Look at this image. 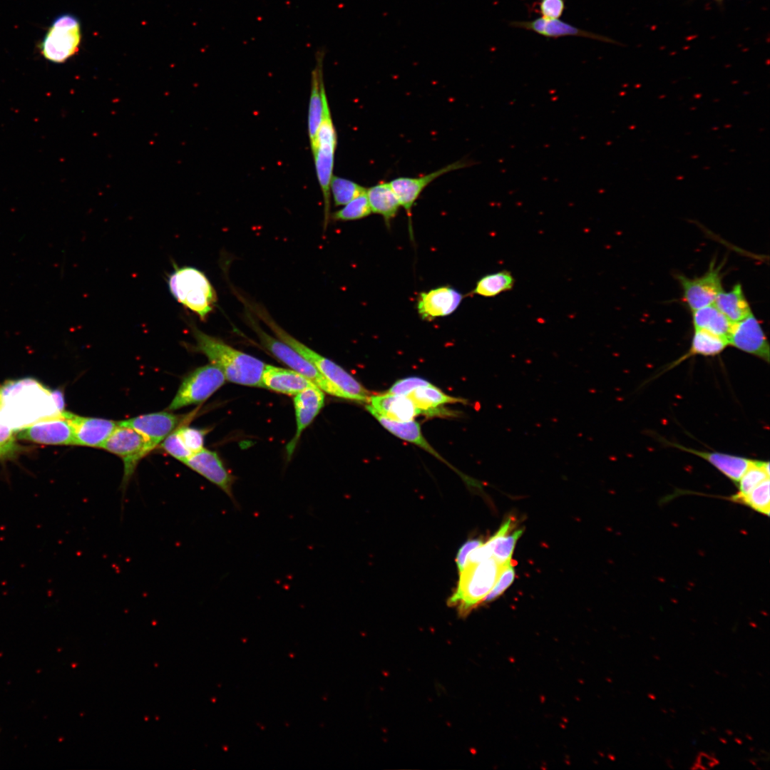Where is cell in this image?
I'll return each instance as SVG.
<instances>
[{
  "label": "cell",
  "instance_id": "83f0119b",
  "mask_svg": "<svg viewBox=\"0 0 770 770\" xmlns=\"http://www.w3.org/2000/svg\"><path fill=\"white\" fill-rule=\"evenodd\" d=\"M714 304L733 323L742 320L752 313L740 284H735L728 292L722 290L716 297Z\"/></svg>",
  "mask_w": 770,
  "mask_h": 770
},
{
  "label": "cell",
  "instance_id": "4dcf8cb0",
  "mask_svg": "<svg viewBox=\"0 0 770 770\" xmlns=\"http://www.w3.org/2000/svg\"><path fill=\"white\" fill-rule=\"evenodd\" d=\"M515 284L512 273L506 270L488 274L479 279L472 293L486 297H496L511 290Z\"/></svg>",
  "mask_w": 770,
  "mask_h": 770
},
{
  "label": "cell",
  "instance_id": "1f68e13d",
  "mask_svg": "<svg viewBox=\"0 0 770 770\" xmlns=\"http://www.w3.org/2000/svg\"><path fill=\"white\" fill-rule=\"evenodd\" d=\"M769 461L754 460L736 483L739 491L732 496V500L736 502L739 498L747 495L756 486L769 478Z\"/></svg>",
  "mask_w": 770,
  "mask_h": 770
},
{
  "label": "cell",
  "instance_id": "ee69618b",
  "mask_svg": "<svg viewBox=\"0 0 770 770\" xmlns=\"http://www.w3.org/2000/svg\"><path fill=\"white\" fill-rule=\"evenodd\" d=\"M719 764V761L716 756H712L709 754L704 752H700L697 756L696 761L692 769H707L713 768L714 766Z\"/></svg>",
  "mask_w": 770,
  "mask_h": 770
},
{
  "label": "cell",
  "instance_id": "5b68a950",
  "mask_svg": "<svg viewBox=\"0 0 770 770\" xmlns=\"http://www.w3.org/2000/svg\"><path fill=\"white\" fill-rule=\"evenodd\" d=\"M168 287L178 302L202 320L216 304L217 295L213 287L205 274L195 267L175 266L168 278Z\"/></svg>",
  "mask_w": 770,
  "mask_h": 770
},
{
  "label": "cell",
  "instance_id": "ac0fdd59",
  "mask_svg": "<svg viewBox=\"0 0 770 770\" xmlns=\"http://www.w3.org/2000/svg\"><path fill=\"white\" fill-rule=\"evenodd\" d=\"M510 26L514 28L532 31L548 38L563 36H580L621 45L620 43L607 36L581 29L558 19H549L540 17L530 21H513L510 22Z\"/></svg>",
  "mask_w": 770,
  "mask_h": 770
},
{
  "label": "cell",
  "instance_id": "5bb4252c",
  "mask_svg": "<svg viewBox=\"0 0 770 770\" xmlns=\"http://www.w3.org/2000/svg\"><path fill=\"white\" fill-rule=\"evenodd\" d=\"M470 165L471 163L469 160H460L426 175L416 178L399 177L389 183L399 202L400 206L406 211L410 217L416 200L431 183L446 173L466 168Z\"/></svg>",
  "mask_w": 770,
  "mask_h": 770
},
{
  "label": "cell",
  "instance_id": "4fadbf2b",
  "mask_svg": "<svg viewBox=\"0 0 770 770\" xmlns=\"http://www.w3.org/2000/svg\"><path fill=\"white\" fill-rule=\"evenodd\" d=\"M727 341L729 345L769 362V344L759 321L753 313L733 323Z\"/></svg>",
  "mask_w": 770,
  "mask_h": 770
},
{
  "label": "cell",
  "instance_id": "7402d4cb",
  "mask_svg": "<svg viewBox=\"0 0 770 770\" xmlns=\"http://www.w3.org/2000/svg\"><path fill=\"white\" fill-rule=\"evenodd\" d=\"M314 386L316 385L296 371L270 364H265L262 375V387L287 395L295 396Z\"/></svg>",
  "mask_w": 770,
  "mask_h": 770
},
{
  "label": "cell",
  "instance_id": "d6986e66",
  "mask_svg": "<svg viewBox=\"0 0 770 770\" xmlns=\"http://www.w3.org/2000/svg\"><path fill=\"white\" fill-rule=\"evenodd\" d=\"M463 297L460 292L449 286L432 289L420 294L417 311L425 320L446 317L456 310Z\"/></svg>",
  "mask_w": 770,
  "mask_h": 770
},
{
  "label": "cell",
  "instance_id": "52a82bcc",
  "mask_svg": "<svg viewBox=\"0 0 770 770\" xmlns=\"http://www.w3.org/2000/svg\"><path fill=\"white\" fill-rule=\"evenodd\" d=\"M247 320L262 345L274 357L307 377L324 392L343 399L342 393L311 362L287 344L265 332L252 316L248 315Z\"/></svg>",
  "mask_w": 770,
  "mask_h": 770
},
{
  "label": "cell",
  "instance_id": "44dd1931",
  "mask_svg": "<svg viewBox=\"0 0 770 770\" xmlns=\"http://www.w3.org/2000/svg\"><path fill=\"white\" fill-rule=\"evenodd\" d=\"M366 410L396 421H408L420 414L412 401L403 395L385 393L370 396Z\"/></svg>",
  "mask_w": 770,
  "mask_h": 770
},
{
  "label": "cell",
  "instance_id": "d590c367",
  "mask_svg": "<svg viewBox=\"0 0 770 770\" xmlns=\"http://www.w3.org/2000/svg\"><path fill=\"white\" fill-rule=\"evenodd\" d=\"M510 531L504 532L499 536L493 550L492 557L502 565L511 560L516 542L523 533L522 529L511 533H509Z\"/></svg>",
  "mask_w": 770,
  "mask_h": 770
},
{
  "label": "cell",
  "instance_id": "f6af8a7d",
  "mask_svg": "<svg viewBox=\"0 0 770 770\" xmlns=\"http://www.w3.org/2000/svg\"><path fill=\"white\" fill-rule=\"evenodd\" d=\"M758 755L759 756V759H762L764 761H768L769 760V754L768 752L765 751L764 750H760L759 751V753H758Z\"/></svg>",
  "mask_w": 770,
  "mask_h": 770
},
{
  "label": "cell",
  "instance_id": "e0dca14e",
  "mask_svg": "<svg viewBox=\"0 0 770 770\" xmlns=\"http://www.w3.org/2000/svg\"><path fill=\"white\" fill-rule=\"evenodd\" d=\"M73 433V445L100 448L118 422L101 418L81 416L65 411Z\"/></svg>",
  "mask_w": 770,
  "mask_h": 770
},
{
  "label": "cell",
  "instance_id": "8992f818",
  "mask_svg": "<svg viewBox=\"0 0 770 770\" xmlns=\"http://www.w3.org/2000/svg\"><path fill=\"white\" fill-rule=\"evenodd\" d=\"M323 111L315 141L311 148L317 179L324 199V228L327 229L330 217V183L333 176L334 154L337 135L332 120L324 85L322 89Z\"/></svg>",
  "mask_w": 770,
  "mask_h": 770
},
{
  "label": "cell",
  "instance_id": "7c38bea8",
  "mask_svg": "<svg viewBox=\"0 0 770 770\" xmlns=\"http://www.w3.org/2000/svg\"><path fill=\"white\" fill-rule=\"evenodd\" d=\"M183 463L222 490L234 505L239 507L233 493L235 477L227 470L216 452L207 448L192 453Z\"/></svg>",
  "mask_w": 770,
  "mask_h": 770
},
{
  "label": "cell",
  "instance_id": "d4e9b609",
  "mask_svg": "<svg viewBox=\"0 0 770 770\" xmlns=\"http://www.w3.org/2000/svg\"><path fill=\"white\" fill-rule=\"evenodd\" d=\"M419 409L420 414L427 416L441 415L446 404L465 401L463 399L448 396L433 384L419 387L407 396Z\"/></svg>",
  "mask_w": 770,
  "mask_h": 770
},
{
  "label": "cell",
  "instance_id": "4316f807",
  "mask_svg": "<svg viewBox=\"0 0 770 770\" xmlns=\"http://www.w3.org/2000/svg\"><path fill=\"white\" fill-rule=\"evenodd\" d=\"M371 414L384 428L394 436L422 448L436 457L440 456L425 438L421 432V426L416 421L414 420L396 421L374 413Z\"/></svg>",
  "mask_w": 770,
  "mask_h": 770
},
{
  "label": "cell",
  "instance_id": "681fc988",
  "mask_svg": "<svg viewBox=\"0 0 770 770\" xmlns=\"http://www.w3.org/2000/svg\"><path fill=\"white\" fill-rule=\"evenodd\" d=\"M719 741H722L724 744H727V740L725 739L722 738V737L719 738Z\"/></svg>",
  "mask_w": 770,
  "mask_h": 770
},
{
  "label": "cell",
  "instance_id": "b9f144b4",
  "mask_svg": "<svg viewBox=\"0 0 770 770\" xmlns=\"http://www.w3.org/2000/svg\"><path fill=\"white\" fill-rule=\"evenodd\" d=\"M565 9V0H540L539 3L540 13L545 19H559Z\"/></svg>",
  "mask_w": 770,
  "mask_h": 770
},
{
  "label": "cell",
  "instance_id": "60d3db41",
  "mask_svg": "<svg viewBox=\"0 0 770 770\" xmlns=\"http://www.w3.org/2000/svg\"><path fill=\"white\" fill-rule=\"evenodd\" d=\"M430 385L432 384L424 379L417 376H410L396 381L386 393L395 395L408 396L411 392L419 387Z\"/></svg>",
  "mask_w": 770,
  "mask_h": 770
},
{
  "label": "cell",
  "instance_id": "f546056e",
  "mask_svg": "<svg viewBox=\"0 0 770 770\" xmlns=\"http://www.w3.org/2000/svg\"><path fill=\"white\" fill-rule=\"evenodd\" d=\"M692 312L694 328L707 330L727 339L733 322L714 304H712Z\"/></svg>",
  "mask_w": 770,
  "mask_h": 770
},
{
  "label": "cell",
  "instance_id": "ba28073f",
  "mask_svg": "<svg viewBox=\"0 0 770 770\" xmlns=\"http://www.w3.org/2000/svg\"><path fill=\"white\" fill-rule=\"evenodd\" d=\"M81 41L79 19L71 14L56 16L40 43L41 55L48 61L61 63L72 57Z\"/></svg>",
  "mask_w": 770,
  "mask_h": 770
},
{
  "label": "cell",
  "instance_id": "74e56055",
  "mask_svg": "<svg viewBox=\"0 0 770 770\" xmlns=\"http://www.w3.org/2000/svg\"><path fill=\"white\" fill-rule=\"evenodd\" d=\"M160 445L165 452L183 463L192 455L183 443L177 428L170 433Z\"/></svg>",
  "mask_w": 770,
  "mask_h": 770
},
{
  "label": "cell",
  "instance_id": "c3c4849f",
  "mask_svg": "<svg viewBox=\"0 0 770 770\" xmlns=\"http://www.w3.org/2000/svg\"><path fill=\"white\" fill-rule=\"evenodd\" d=\"M713 1L717 2L719 5H722L724 0H713Z\"/></svg>",
  "mask_w": 770,
  "mask_h": 770
},
{
  "label": "cell",
  "instance_id": "f35d334b",
  "mask_svg": "<svg viewBox=\"0 0 770 770\" xmlns=\"http://www.w3.org/2000/svg\"><path fill=\"white\" fill-rule=\"evenodd\" d=\"M512 560L506 563L499 575V578L493 587L484 598L483 603L490 602L500 595L512 584L515 578V570Z\"/></svg>",
  "mask_w": 770,
  "mask_h": 770
},
{
  "label": "cell",
  "instance_id": "30bf717a",
  "mask_svg": "<svg viewBox=\"0 0 770 770\" xmlns=\"http://www.w3.org/2000/svg\"><path fill=\"white\" fill-rule=\"evenodd\" d=\"M225 381V376L218 366L210 363L198 367L183 379L167 410L175 411L200 404L219 389Z\"/></svg>",
  "mask_w": 770,
  "mask_h": 770
},
{
  "label": "cell",
  "instance_id": "e575fe53",
  "mask_svg": "<svg viewBox=\"0 0 770 770\" xmlns=\"http://www.w3.org/2000/svg\"><path fill=\"white\" fill-rule=\"evenodd\" d=\"M371 213V210L368 199L366 193H364L351 200L344 205L342 208L334 212L332 217L334 220L349 221L366 217Z\"/></svg>",
  "mask_w": 770,
  "mask_h": 770
},
{
  "label": "cell",
  "instance_id": "3957f363",
  "mask_svg": "<svg viewBox=\"0 0 770 770\" xmlns=\"http://www.w3.org/2000/svg\"><path fill=\"white\" fill-rule=\"evenodd\" d=\"M255 310L277 338L289 345L311 362L342 393L343 399L368 404L369 392L346 370L290 335L263 309L256 307Z\"/></svg>",
  "mask_w": 770,
  "mask_h": 770
},
{
  "label": "cell",
  "instance_id": "bcb514c9",
  "mask_svg": "<svg viewBox=\"0 0 770 770\" xmlns=\"http://www.w3.org/2000/svg\"><path fill=\"white\" fill-rule=\"evenodd\" d=\"M734 741H736V743H737L738 744H742V740H741V739L738 738V737H736V738H734Z\"/></svg>",
  "mask_w": 770,
  "mask_h": 770
},
{
  "label": "cell",
  "instance_id": "f1b7e54d",
  "mask_svg": "<svg viewBox=\"0 0 770 770\" xmlns=\"http://www.w3.org/2000/svg\"><path fill=\"white\" fill-rule=\"evenodd\" d=\"M694 329L689 349L673 363L674 366L693 356H717L722 353L729 345L728 341L725 338L702 329Z\"/></svg>",
  "mask_w": 770,
  "mask_h": 770
},
{
  "label": "cell",
  "instance_id": "ab89813d",
  "mask_svg": "<svg viewBox=\"0 0 770 770\" xmlns=\"http://www.w3.org/2000/svg\"><path fill=\"white\" fill-rule=\"evenodd\" d=\"M177 431L183 443L192 454L204 448L205 432L202 430L181 425L177 428Z\"/></svg>",
  "mask_w": 770,
  "mask_h": 770
},
{
  "label": "cell",
  "instance_id": "8d00e7d4",
  "mask_svg": "<svg viewBox=\"0 0 770 770\" xmlns=\"http://www.w3.org/2000/svg\"><path fill=\"white\" fill-rule=\"evenodd\" d=\"M14 431L0 411V461L13 459L19 451Z\"/></svg>",
  "mask_w": 770,
  "mask_h": 770
},
{
  "label": "cell",
  "instance_id": "f907efd6",
  "mask_svg": "<svg viewBox=\"0 0 770 770\" xmlns=\"http://www.w3.org/2000/svg\"><path fill=\"white\" fill-rule=\"evenodd\" d=\"M726 733H727V734H728L729 736H732V735L733 734V732H732V731H730V730H728V729H727V730H726Z\"/></svg>",
  "mask_w": 770,
  "mask_h": 770
},
{
  "label": "cell",
  "instance_id": "2e32d148",
  "mask_svg": "<svg viewBox=\"0 0 770 770\" xmlns=\"http://www.w3.org/2000/svg\"><path fill=\"white\" fill-rule=\"evenodd\" d=\"M183 416L165 411L135 416L118 421V423L135 429L155 448L170 433L183 425Z\"/></svg>",
  "mask_w": 770,
  "mask_h": 770
},
{
  "label": "cell",
  "instance_id": "d6a6232c",
  "mask_svg": "<svg viewBox=\"0 0 770 770\" xmlns=\"http://www.w3.org/2000/svg\"><path fill=\"white\" fill-rule=\"evenodd\" d=\"M366 191L365 187L349 179L333 175L331 180L330 192L336 206L344 205Z\"/></svg>",
  "mask_w": 770,
  "mask_h": 770
},
{
  "label": "cell",
  "instance_id": "6da1fadb",
  "mask_svg": "<svg viewBox=\"0 0 770 770\" xmlns=\"http://www.w3.org/2000/svg\"><path fill=\"white\" fill-rule=\"evenodd\" d=\"M0 411L14 431L63 416L52 391L32 379L11 381L0 387Z\"/></svg>",
  "mask_w": 770,
  "mask_h": 770
},
{
  "label": "cell",
  "instance_id": "484cf974",
  "mask_svg": "<svg viewBox=\"0 0 770 770\" xmlns=\"http://www.w3.org/2000/svg\"><path fill=\"white\" fill-rule=\"evenodd\" d=\"M366 195L371 212L381 215L389 224L401 207L389 183L382 181L366 188Z\"/></svg>",
  "mask_w": 770,
  "mask_h": 770
},
{
  "label": "cell",
  "instance_id": "7a4b0ae2",
  "mask_svg": "<svg viewBox=\"0 0 770 770\" xmlns=\"http://www.w3.org/2000/svg\"><path fill=\"white\" fill-rule=\"evenodd\" d=\"M192 332L196 342L195 349L204 354L210 364L218 366L226 380L244 386L262 387V375L265 366L262 361L194 326Z\"/></svg>",
  "mask_w": 770,
  "mask_h": 770
},
{
  "label": "cell",
  "instance_id": "9a60e30c",
  "mask_svg": "<svg viewBox=\"0 0 770 770\" xmlns=\"http://www.w3.org/2000/svg\"><path fill=\"white\" fill-rule=\"evenodd\" d=\"M16 438L45 445H73V428L63 416L37 421L16 433Z\"/></svg>",
  "mask_w": 770,
  "mask_h": 770
},
{
  "label": "cell",
  "instance_id": "7dc6e473",
  "mask_svg": "<svg viewBox=\"0 0 770 770\" xmlns=\"http://www.w3.org/2000/svg\"><path fill=\"white\" fill-rule=\"evenodd\" d=\"M648 697L650 698L651 699H653V700H654L656 699V697L654 696V694H651V693L648 694Z\"/></svg>",
  "mask_w": 770,
  "mask_h": 770
},
{
  "label": "cell",
  "instance_id": "cb8c5ba5",
  "mask_svg": "<svg viewBox=\"0 0 770 770\" xmlns=\"http://www.w3.org/2000/svg\"><path fill=\"white\" fill-rule=\"evenodd\" d=\"M317 63L312 73L311 91L308 108V132L311 148L313 146L316 135L322 121L323 103L322 89L324 85L323 81V53L317 52Z\"/></svg>",
  "mask_w": 770,
  "mask_h": 770
},
{
  "label": "cell",
  "instance_id": "836d02e7",
  "mask_svg": "<svg viewBox=\"0 0 770 770\" xmlns=\"http://www.w3.org/2000/svg\"><path fill=\"white\" fill-rule=\"evenodd\" d=\"M769 478L756 486L747 495L739 498L736 502L741 503L754 510L769 515L770 512Z\"/></svg>",
  "mask_w": 770,
  "mask_h": 770
},
{
  "label": "cell",
  "instance_id": "9c48e42d",
  "mask_svg": "<svg viewBox=\"0 0 770 770\" xmlns=\"http://www.w3.org/2000/svg\"><path fill=\"white\" fill-rule=\"evenodd\" d=\"M100 448L118 456L122 459L124 465L122 491L126 489L139 461L155 448L141 433L132 428L118 423Z\"/></svg>",
  "mask_w": 770,
  "mask_h": 770
},
{
  "label": "cell",
  "instance_id": "ffe728a7",
  "mask_svg": "<svg viewBox=\"0 0 770 770\" xmlns=\"http://www.w3.org/2000/svg\"><path fill=\"white\" fill-rule=\"evenodd\" d=\"M324 392L318 386L309 387L294 397L297 429L294 436L287 445L289 458L304 430L312 422L324 405Z\"/></svg>",
  "mask_w": 770,
  "mask_h": 770
},
{
  "label": "cell",
  "instance_id": "816d5d0a",
  "mask_svg": "<svg viewBox=\"0 0 770 770\" xmlns=\"http://www.w3.org/2000/svg\"><path fill=\"white\" fill-rule=\"evenodd\" d=\"M746 737L750 741L753 740V737L749 734H746Z\"/></svg>",
  "mask_w": 770,
  "mask_h": 770
},
{
  "label": "cell",
  "instance_id": "7bdbcfd3",
  "mask_svg": "<svg viewBox=\"0 0 770 770\" xmlns=\"http://www.w3.org/2000/svg\"><path fill=\"white\" fill-rule=\"evenodd\" d=\"M483 543V542L481 539H472L466 542L461 547L456 558L457 568L459 573L465 568L470 553Z\"/></svg>",
  "mask_w": 770,
  "mask_h": 770
},
{
  "label": "cell",
  "instance_id": "8fae6325",
  "mask_svg": "<svg viewBox=\"0 0 770 770\" xmlns=\"http://www.w3.org/2000/svg\"><path fill=\"white\" fill-rule=\"evenodd\" d=\"M721 267L711 262L708 271L700 277L688 278L679 274L677 279L683 291V300L692 310L714 304L722 291Z\"/></svg>",
  "mask_w": 770,
  "mask_h": 770
},
{
  "label": "cell",
  "instance_id": "277c9868",
  "mask_svg": "<svg viewBox=\"0 0 770 770\" xmlns=\"http://www.w3.org/2000/svg\"><path fill=\"white\" fill-rule=\"evenodd\" d=\"M505 564L499 563L493 557L478 563H467L459 573L457 587L448 604L456 607L460 616H466L483 603L497 582Z\"/></svg>",
  "mask_w": 770,
  "mask_h": 770
},
{
  "label": "cell",
  "instance_id": "603a6c76",
  "mask_svg": "<svg viewBox=\"0 0 770 770\" xmlns=\"http://www.w3.org/2000/svg\"><path fill=\"white\" fill-rule=\"evenodd\" d=\"M681 451L694 454L709 462L719 471L733 482L738 483L742 475L750 467L754 459L716 451H704L688 448L682 445L667 442Z\"/></svg>",
  "mask_w": 770,
  "mask_h": 770
}]
</instances>
